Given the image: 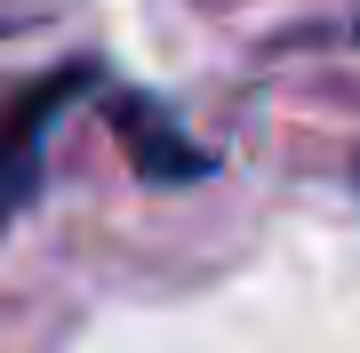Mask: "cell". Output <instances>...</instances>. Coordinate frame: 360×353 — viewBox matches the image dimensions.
<instances>
[{
    "mask_svg": "<svg viewBox=\"0 0 360 353\" xmlns=\"http://www.w3.org/2000/svg\"><path fill=\"white\" fill-rule=\"evenodd\" d=\"M96 73H80V65H65V73H49V80H32L25 97H16L8 113H0V233H8L16 217L40 201V169H49V129H56V113L72 105L80 89H89Z\"/></svg>",
    "mask_w": 360,
    "mask_h": 353,
    "instance_id": "cell-1",
    "label": "cell"
},
{
    "mask_svg": "<svg viewBox=\"0 0 360 353\" xmlns=\"http://www.w3.org/2000/svg\"><path fill=\"white\" fill-rule=\"evenodd\" d=\"M112 129H120V144H129V161H136V177H153V185H184V177H208V161L217 153H200L193 137L168 120L153 97L144 105H112Z\"/></svg>",
    "mask_w": 360,
    "mask_h": 353,
    "instance_id": "cell-2",
    "label": "cell"
}]
</instances>
